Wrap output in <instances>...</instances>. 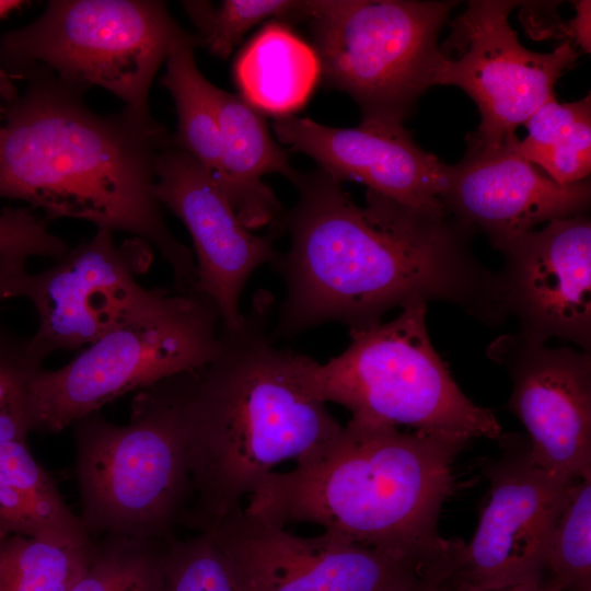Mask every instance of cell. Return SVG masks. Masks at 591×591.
I'll use <instances>...</instances> for the list:
<instances>
[{
    "instance_id": "2e32d148",
    "label": "cell",
    "mask_w": 591,
    "mask_h": 591,
    "mask_svg": "<svg viewBox=\"0 0 591 591\" xmlns=\"http://www.w3.org/2000/svg\"><path fill=\"white\" fill-rule=\"evenodd\" d=\"M154 195L187 228L196 253V292L217 306L222 328L235 329L243 320L239 302L251 275L274 264L276 225L254 234L236 216L212 176L189 154L172 146L159 157Z\"/></svg>"
},
{
    "instance_id": "ffe728a7",
    "label": "cell",
    "mask_w": 591,
    "mask_h": 591,
    "mask_svg": "<svg viewBox=\"0 0 591 591\" xmlns=\"http://www.w3.org/2000/svg\"><path fill=\"white\" fill-rule=\"evenodd\" d=\"M321 77L316 51L280 21H270L236 58L241 95L260 113L292 115L310 97Z\"/></svg>"
},
{
    "instance_id": "8fae6325",
    "label": "cell",
    "mask_w": 591,
    "mask_h": 591,
    "mask_svg": "<svg viewBox=\"0 0 591 591\" xmlns=\"http://www.w3.org/2000/svg\"><path fill=\"white\" fill-rule=\"evenodd\" d=\"M520 1L474 0L452 23L440 48L443 55L434 84L466 92L480 114L467 146L499 147L551 96L564 72L580 56L569 39L552 53L525 48L510 26Z\"/></svg>"
},
{
    "instance_id": "4dcf8cb0",
    "label": "cell",
    "mask_w": 591,
    "mask_h": 591,
    "mask_svg": "<svg viewBox=\"0 0 591 591\" xmlns=\"http://www.w3.org/2000/svg\"><path fill=\"white\" fill-rule=\"evenodd\" d=\"M27 257L10 254L0 256V302L16 298V287L26 273Z\"/></svg>"
},
{
    "instance_id": "5b68a950",
    "label": "cell",
    "mask_w": 591,
    "mask_h": 591,
    "mask_svg": "<svg viewBox=\"0 0 591 591\" xmlns=\"http://www.w3.org/2000/svg\"><path fill=\"white\" fill-rule=\"evenodd\" d=\"M183 373L138 391L130 422L101 410L74 420L79 515L93 538L165 541L193 498Z\"/></svg>"
},
{
    "instance_id": "277c9868",
    "label": "cell",
    "mask_w": 591,
    "mask_h": 591,
    "mask_svg": "<svg viewBox=\"0 0 591 591\" xmlns=\"http://www.w3.org/2000/svg\"><path fill=\"white\" fill-rule=\"evenodd\" d=\"M470 440L350 419L326 450L268 474L243 508L281 526L316 524L364 547L451 558L462 541L441 537L438 521Z\"/></svg>"
},
{
    "instance_id": "8d00e7d4",
    "label": "cell",
    "mask_w": 591,
    "mask_h": 591,
    "mask_svg": "<svg viewBox=\"0 0 591 591\" xmlns=\"http://www.w3.org/2000/svg\"><path fill=\"white\" fill-rule=\"evenodd\" d=\"M449 582H450V580L447 581L445 583H443V584L438 589V591H448V589H449Z\"/></svg>"
},
{
    "instance_id": "5bb4252c",
    "label": "cell",
    "mask_w": 591,
    "mask_h": 591,
    "mask_svg": "<svg viewBox=\"0 0 591 591\" xmlns=\"http://www.w3.org/2000/svg\"><path fill=\"white\" fill-rule=\"evenodd\" d=\"M488 356L512 383L509 410L529 434L532 460L568 478L591 473V355L549 348L519 333L498 337Z\"/></svg>"
},
{
    "instance_id": "484cf974",
    "label": "cell",
    "mask_w": 591,
    "mask_h": 591,
    "mask_svg": "<svg viewBox=\"0 0 591 591\" xmlns=\"http://www.w3.org/2000/svg\"><path fill=\"white\" fill-rule=\"evenodd\" d=\"M197 30L201 47L227 59L242 37L255 25L270 20L305 21L306 1L294 0H202L182 1Z\"/></svg>"
},
{
    "instance_id": "44dd1931",
    "label": "cell",
    "mask_w": 591,
    "mask_h": 591,
    "mask_svg": "<svg viewBox=\"0 0 591 591\" xmlns=\"http://www.w3.org/2000/svg\"><path fill=\"white\" fill-rule=\"evenodd\" d=\"M12 536L93 542L26 441L0 442V541Z\"/></svg>"
},
{
    "instance_id": "cb8c5ba5",
    "label": "cell",
    "mask_w": 591,
    "mask_h": 591,
    "mask_svg": "<svg viewBox=\"0 0 591 591\" xmlns=\"http://www.w3.org/2000/svg\"><path fill=\"white\" fill-rule=\"evenodd\" d=\"M94 549L45 538L0 541V591H70L86 570Z\"/></svg>"
},
{
    "instance_id": "836d02e7",
    "label": "cell",
    "mask_w": 591,
    "mask_h": 591,
    "mask_svg": "<svg viewBox=\"0 0 591 591\" xmlns=\"http://www.w3.org/2000/svg\"><path fill=\"white\" fill-rule=\"evenodd\" d=\"M26 4L28 2L21 0H0V22Z\"/></svg>"
},
{
    "instance_id": "83f0119b",
    "label": "cell",
    "mask_w": 591,
    "mask_h": 591,
    "mask_svg": "<svg viewBox=\"0 0 591 591\" xmlns=\"http://www.w3.org/2000/svg\"><path fill=\"white\" fill-rule=\"evenodd\" d=\"M49 355L0 324V442L26 441L34 431L32 385Z\"/></svg>"
},
{
    "instance_id": "7c38bea8",
    "label": "cell",
    "mask_w": 591,
    "mask_h": 591,
    "mask_svg": "<svg viewBox=\"0 0 591 591\" xmlns=\"http://www.w3.org/2000/svg\"><path fill=\"white\" fill-rule=\"evenodd\" d=\"M152 246L130 236L120 244L97 229L50 267L22 276L16 298L31 301L38 327L33 338L48 355L86 347L146 310L166 289L137 280L151 264Z\"/></svg>"
},
{
    "instance_id": "d590c367",
    "label": "cell",
    "mask_w": 591,
    "mask_h": 591,
    "mask_svg": "<svg viewBox=\"0 0 591 591\" xmlns=\"http://www.w3.org/2000/svg\"><path fill=\"white\" fill-rule=\"evenodd\" d=\"M444 582L442 583H437V584H433V586H430V587H427L420 591H438V589L443 584Z\"/></svg>"
},
{
    "instance_id": "74e56055",
    "label": "cell",
    "mask_w": 591,
    "mask_h": 591,
    "mask_svg": "<svg viewBox=\"0 0 591 591\" xmlns=\"http://www.w3.org/2000/svg\"><path fill=\"white\" fill-rule=\"evenodd\" d=\"M563 591H577V590H563Z\"/></svg>"
},
{
    "instance_id": "4316f807",
    "label": "cell",
    "mask_w": 591,
    "mask_h": 591,
    "mask_svg": "<svg viewBox=\"0 0 591 591\" xmlns=\"http://www.w3.org/2000/svg\"><path fill=\"white\" fill-rule=\"evenodd\" d=\"M546 572L563 590L591 591V473L570 487L548 541Z\"/></svg>"
},
{
    "instance_id": "8992f818",
    "label": "cell",
    "mask_w": 591,
    "mask_h": 591,
    "mask_svg": "<svg viewBox=\"0 0 591 591\" xmlns=\"http://www.w3.org/2000/svg\"><path fill=\"white\" fill-rule=\"evenodd\" d=\"M199 39L158 0H51L30 24L0 39V67L43 69L86 92L101 88L150 115L160 67L178 44Z\"/></svg>"
},
{
    "instance_id": "3957f363",
    "label": "cell",
    "mask_w": 591,
    "mask_h": 591,
    "mask_svg": "<svg viewBox=\"0 0 591 591\" xmlns=\"http://www.w3.org/2000/svg\"><path fill=\"white\" fill-rule=\"evenodd\" d=\"M270 293L256 294L205 367L184 373L183 405L193 498L181 524L206 532L242 507L285 461L326 450L343 426L312 385L316 362L280 349L267 329Z\"/></svg>"
},
{
    "instance_id": "f546056e",
    "label": "cell",
    "mask_w": 591,
    "mask_h": 591,
    "mask_svg": "<svg viewBox=\"0 0 591 591\" xmlns=\"http://www.w3.org/2000/svg\"><path fill=\"white\" fill-rule=\"evenodd\" d=\"M45 217L31 208L7 207L0 212V256L16 254L25 257L61 258L69 250L65 240L54 234Z\"/></svg>"
},
{
    "instance_id": "9a60e30c",
    "label": "cell",
    "mask_w": 591,
    "mask_h": 591,
    "mask_svg": "<svg viewBox=\"0 0 591 591\" xmlns=\"http://www.w3.org/2000/svg\"><path fill=\"white\" fill-rule=\"evenodd\" d=\"M498 273L508 316L519 334L591 348V223L586 215L557 219L512 240Z\"/></svg>"
},
{
    "instance_id": "d6a6232c",
    "label": "cell",
    "mask_w": 591,
    "mask_h": 591,
    "mask_svg": "<svg viewBox=\"0 0 591 591\" xmlns=\"http://www.w3.org/2000/svg\"><path fill=\"white\" fill-rule=\"evenodd\" d=\"M448 591H563V589L549 580H543L542 582L537 583H528L505 589H487L451 579L449 582Z\"/></svg>"
},
{
    "instance_id": "603a6c76",
    "label": "cell",
    "mask_w": 591,
    "mask_h": 591,
    "mask_svg": "<svg viewBox=\"0 0 591 591\" xmlns=\"http://www.w3.org/2000/svg\"><path fill=\"white\" fill-rule=\"evenodd\" d=\"M517 152L560 185L586 181L591 171V99L558 103L551 96L524 123Z\"/></svg>"
},
{
    "instance_id": "d4e9b609",
    "label": "cell",
    "mask_w": 591,
    "mask_h": 591,
    "mask_svg": "<svg viewBox=\"0 0 591 591\" xmlns=\"http://www.w3.org/2000/svg\"><path fill=\"white\" fill-rule=\"evenodd\" d=\"M166 541L114 535L94 541L91 561L70 591H162Z\"/></svg>"
},
{
    "instance_id": "7402d4cb",
    "label": "cell",
    "mask_w": 591,
    "mask_h": 591,
    "mask_svg": "<svg viewBox=\"0 0 591 591\" xmlns=\"http://www.w3.org/2000/svg\"><path fill=\"white\" fill-rule=\"evenodd\" d=\"M200 40L178 44L165 61L161 84L170 92L177 113L171 143L196 160L222 189L225 184L223 148L215 102V85L199 71L195 48Z\"/></svg>"
},
{
    "instance_id": "ba28073f",
    "label": "cell",
    "mask_w": 591,
    "mask_h": 591,
    "mask_svg": "<svg viewBox=\"0 0 591 591\" xmlns=\"http://www.w3.org/2000/svg\"><path fill=\"white\" fill-rule=\"evenodd\" d=\"M215 303L199 292L169 289L32 385L34 431L58 433L88 414L172 375L205 367L220 346Z\"/></svg>"
},
{
    "instance_id": "e0dca14e",
    "label": "cell",
    "mask_w": 591,
    "mask_h": 591,
    "mask_svg": "<svg viewBox=\"0 0 591 591\" xmlns=\"http://www.w3.org/2000/svg\"><path fill=\"white\" fill-rule=\"evenodd\" d=\"M517 136L499 147H472L449 165L440 201L472 233H484L501 251L538 224L586 215L589 181L560 185L515 150Z\"/></svg>"
},
{
    "instance_id": "ac0fdd59",
    "label": "cell",
    "mask_w": 591,
    "mask_h": 591,
    "mask_svg": "<svg viewBox=\"0 0 591 591\" xmlns=\"http://www.w3.org/2000/svg\"><path fill=\"white\" fill-rule=\"evenodd\" d=\"M273 129L280 142L340 183L359 182L401 205L447 213L440 195L449 165L418 146L403 123L362 120L335 128L288 115L276 117Z\"/></svg>"
},
{
    "instance_id": "9c48e42d",
    "label": "cell",
    "mask_w": 591,
    "mask_h": 591,
    "mask_svg": "<svg viewBox=\"0 0 591 591\" xmlns=\"http://www.w3.org/2000/svg\"><path fill=\"white\" fill-rule=\"evenodd\" d=\"M457 1L309 0L321 76L347 93L362 120L403 123L436 85L438 37Z\"/></svg>"
},
{
    "instance_id": "52a82bcc",
    "label": "cell",
    "mask_w": 591,
    "mask_h": 591,
    "mask_svg": "<svg viewBox=\"0 0 591 591\" xmlns=\"http://www.w3.org/2000/svg\"><path fill=\"white\" fill-rule=\"evenodd\" d=\"M426 313V303H414L390 322L350 329L346 350L314 363L316 395L357 421L500 440L493 410L463 393L434 350Z\"/></svg>"
},
{
    "instance_id": "e575fe53",
    "label": "cell",
    "mask_w": 591,
    "mask_h": 591,
    "mask_svg": "<svg viewBox=\"0 0 591 591\" xmlns=\"http://www.w3.org/2000/svg\"><path fill=\"white\" fill-rule=\"evenodd\" d=\"M3 68L0 67V96L8 100H15L16 95L12 93L11 88H9V82L7 81L3 72Z\"/></svg>"
},
{
    "instance_id": "f1b7e54d",
    "label": "cell",
    "mask_w": 591,
    "mask_h": 591,
    "mask_svg": "<svg viewBox=\"0 0 591 591\" xmlns=\"http://www.w3.org/2000/svg\"><path fill=\"white\" fill-rule=\"evenodd\" d=\"M162 591H243L235 569L210 532L167 538Z\"/></svg>"
},
{
    "instance_id": "1f68e13d",
    "label": "cell",
    "mask_w": 591,
    "mask_h": 591,
    "mask_svg": "<svg viewBox=\"0 0 591 591\" xmlns=\"http://www.w3.org/2000/svg\"><path fill=\"white\" fill-rule=\"evenodd\" d=\"M577 15L571 20L572 39L584 51H590V1L576 2Z\"/></svg>"
},
{
    "instance_id": "6da1fadb",
    "label": "cell",
    "mask_w": 591,
    "mask_h": 591,
    "mask_svg": "<svg viewBox=\"0 0 591 591\" xmlns=\"http://www.w3.org/2000/svg\"><path fill=\"white\" fill-rule=\"evenodd\" d=\"M298 199L275 225L290 240L273 267L286 294L275 337L327 322L360 329L394 308L441 301L489 325L508 318L498 273L474 256L472 232L448 213L433 215L367 190L356 204L321 169L299 173Z\"/></svg>"
},
{
    "instance_id": "7a4b0ae2",
    "label": "cell",
    "mask_w": 591,
    "mask_h": 591,
    "mask_svg": "<svg viewBox=\"0 0 591 591\" xmlns=\"http://www.w3.org/2000/svg\"><path fill=\"white\" fill-rule=\"evenodd\" d=\"M23 74L26 89L0 126V198L27 202L47 221L82 220L139 237L170 265L174 290L194 292L193 253L167 227L154 195L167 129L127 107L100 114L84 92L43 69Z\"/></svg>"
},
{
    "instance_id": "4fadbf2b",
    "label": "cell",
    "mask_w": 591,
    "mask_h": 591,
    "mask_svg": "<svg viewBox=\"0 0 591 591\" xmlns=\"http://www.w3.org/2000/svg\"><path fill=\"white\" fill-rule=\"evenodd\" d=\"M503 445L484 466L488 498L472 540L457 549L452 577L487 589L545 580L548 541L577 479L538 466L517 438Z\"/></svg>"
},
{
    "instance_id": "d6986e66",
    "label": "cell",
    "mask_w": 591,
    "mask_h": 591,
    "mask_svg": "<svg viewBox=\"0 0 591 591\" xmlns=\"http://www.w3.org/2000/svg\"><path fill=\"white\" fill-rule=\"evenodd\" d=\"M215 102L225 171L222 192L247 229L274 224L283 208L260 178L268 173H278L293 183L299 172L271 137L262 113L241 94L216 86Z\"/></svg>"
},
{
    "instance_id": "30bf717a",
    "label": "cell",
    "mask_w": 591,
    "mask_h": 591,
    "mask_svg": "<svg viewBox=\"0 0 591 591\" xmlns=\"http://www.w3.org/2000/svg\"><path fill=\"white\" fill-rule=\"evenodd\" d=\"M206 532L243 591H420L451 576V559L393 554L326 532L298 536L243 507Z\"/></svg>"
}]
</instances>
